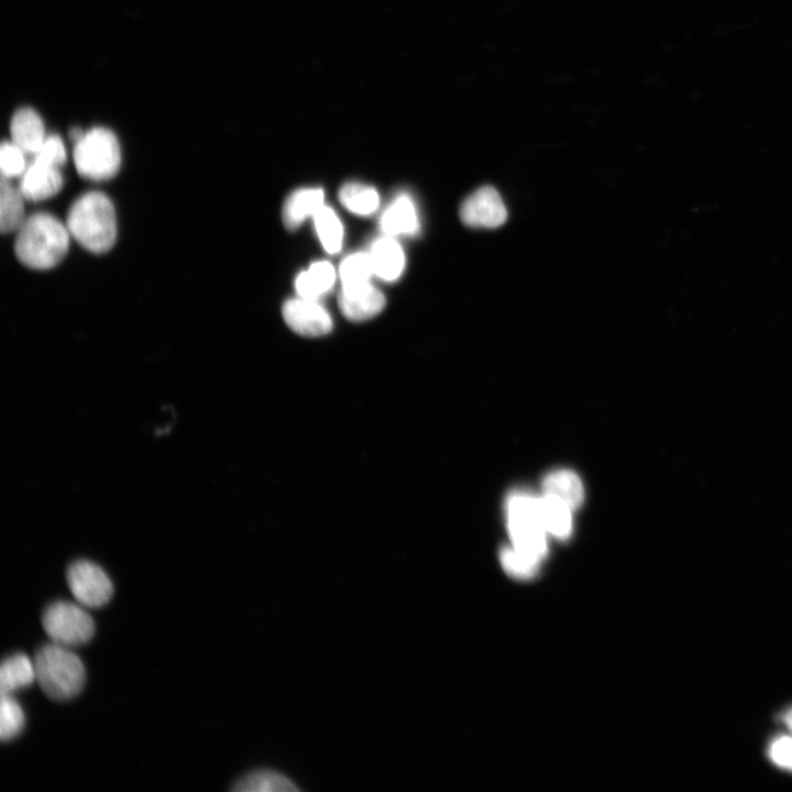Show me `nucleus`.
<instances>
[{"mask_svg":"<svg viewBox=\"0 0 792 792\" xmlns=\"http://www.w3.org/2000/svg\"><path fill=\"white\" fill-rule=\"evenodd\" d=\"M15 253L24 266L49 271L67 255L71 233L68 226L50 214H35L18 231Z\"/></svg>","mask_w":792,"mask_h":792,"instance_id":"obj_1","label":"nucleus"},{"mask_svg":"<svg viewBox=\"0 0 792 792\" xmlns=\"http://www.w3.org/2000/svg\"><path fill=\"white\" fill-rule=\"evenodd\" d=\"M67 226L71 236L89 251H110L117 239V219L113 202L102 192H90L71 206Z\"/></svg>","mask_w":792,"mask_h":792,"instance_id":"obj_2","label":"nucleus"},{"mask_svg":"<svg viewBox=\"0 0 792 792\" xmlns=\"http://www.w3.org/2000/svg\"><path fill=\"white\" fill-rule=\"evenodd\" d=\"M37 681L54 700L67 701L84 688L85 667L69 647L56 643L43 646L35 658Z\"/></svg>","mask_w":792,"mask_h":792,"instance_id":"obj_3","label":"nucleus"},{"mask_svg":"<svg viewBox=\"0 0 792 792\" xmlns=\"http://www.w3.org/2000/svg\"><path fill=\"white\" fill-rule=\"evenodd\" d=\"M73 157L79 174L92 181L115 177L122 165V149L116 135L101 127L84 133L76 142Z\"/></svg>","mask_w":792,"mask_h":792,"instance_id":"obj_4","label":"nucleus"},{"mask_svg":"<svg viewBox=\"0 0 792 792\" xmlns=\"http://www.w3.org/2000/svg\"><path fill=\"white\" fill-rule=\"evenodd\" d=\"M43 625L56 644L71 647L89 643L95 634L92 617L80 606L58 601L44 612Z\"/></svg>","mask_w":792,"mask_h":792,"instance_id":"obj_5","label":"nucleus"},{"mask_svg":"<svg viewBox=\"0 0 792 792\" xmlns=\"http://www.w3.org/2000/svg\"><path fill=\"white\" fill-rule=\"evenodd\" d=\"M69 588L77 601L87 608H101L114 595V586L103 569L90 561L73 563L67 574Z\"/></svg>","mask_w":792,"mask_h":792,"instance_id":"obj_6","label":"nucleus"},{"mask_svg":"<svg viewBox=\"0 0 792 792\" xmlns=\"http://www.w3.org/2000/svg\"><path fill=\"white\" fill-rule=\"evenodd\" d=\"M506 206L492 186H483L471 194L460 207V218L471 228L495 229L507 220Z\"/></svg>","mask_w":792,"mask_h":792,"instance_id":"obj_7","label":"nucleus"},{"mask_svg":"<svg viewBox=\"0 0 792 792\" xmlns=\"http://www.w3.org/2000/svg\"><path fill=\"white\" fill-rule=\"evenodd\" d=\"M284 318L288 326L306 337H320L333 331L330 313L318 300L295 299L284 307Z\"/></svg>","mask_w":792,"mask_h":792,"instance_id":"obj_8","label":"nucleus"},{"mask_svg":"<svg viewBox=\"0 0 792 792\" xmlns=\"http://www.w3.org/2000/svg\"><path fill=\"white\" fill-rule=\"evenodd\" d=\"M64 184L61 168L34 159L22 176L20 190L27 200L42 202L56 196Z\"/></svg>","mask_w":792,"mask_h":792,"instance_id":"obj_9","label":"nucleus"},{"mask_svg":"<svg viewBox=\"0 0 792 792\" xmlns=\"http://www.w3.org/2000/svg\"><path fill=\"white\" fill-rule=\"evenodd\" d=\"M386 307L384 296L371 284L343 288L340 308L352 322H365L380 314Z\"/></svg>","mask_w":792,"mask_h":792,"instance_id":"obj_10","label":"nucleus"},{"mask_svg":"<svg viewBox=\"0 0 792 792\" xmlns=\"http://www.w3.org/2000/svg\"><path fill=\"white\" fill-rule=\"evenodd\" d=\"M507 525L515 549L540 562L546 559L548 554V532L540 519L507 517Z\"/></svg>","mask_w":792,"mask_h":792,"instance_id":"obj_11","label":"nucleus"},{"mask_svg":"<svg viewBox=\"0 0 792 792\" xmlns=\"http://www.w3.org/2000/svg\"><path fill=\"white\" fill-rule=\"evenodd\" d=\"M13 142L26 154L35 156L47 140L46 128L41 115L33 108H21L11 124Z\"/></svg>","mask_w":792,"mask_h":792,"instance_id":"obj_12","label":"nucleus"},{"mask_svg":"<svg viewBox=\"0 0 792 792\" xmlns=\"http://www.w3.org/2000/svg\"><path fill=\"white\" fill-rule=\"evenodd\" d=\"M369 254L376 276L384 282H394L400 278L405 266V255L393 237L386 236L378 239Z\"/></svg>","mask_w":792,"mask_h":792,"instance_id":"obj_13","label":"nucleus"},{"mask_svg":"<svg viewBox=\"0 0 792 792\" xmlns=\"http://www.w3.org/2000/svg\"><path fill=\"white\" fill-rule=\"evenodd\" d=\"M322 188L299 190L290 195L284 208V221L289 230H296L309 216L324 206Z\"/></svg>","mask_w":792,"mask_h":792,"instance_id":"obj_14","label":"nucleus"},{"mask_svg":"<svg viewBox=\"0 0 792 792\" xmlns=\"http://www.w3.org/2000/svg\"><path fill=\"white\" fill-rule=\"evenodd\" d=\"M336 282V273L332 263L319 261L308 272L299 275L296 288L300 298L318 300L332 290Z\"/></svg>","mask_w":792,"mask_h":792,"instance_id":"obj_15","label":"nucleus"},{"mask_svg":"<svg viewBox=\"0 0 792 792\" xmlns=\"http://www.w3.org/2000/svg\"><path fill=\"white\" fill-rule=\"evenodd\" d=\"M418 228L415 205L405 195L395 199L381 218V229L387 236L413 234Z\"/></svg>","mask_w":792,"mask_h":792,"instance_id":"obj_16","label":"nucleus"},{"mask_svg":"<svg viewBox=\"0 0 792 792\" xmlns=\"http://www.w3.org/2000/svg\"><path fill=\"white\" fill-rule=\"evenodd\" d=\"M540 517L548 533L566 540L573 532V508L564 502L546 494L540 497Z\"/></svg>","mask_w":792,"mask_h":792,"instance_id":"obj_17","label":"nucleus"},{"mask_svg":"<svg viewBox=\"0 0 792 792\" xmlns=\"http://www.w3.org/2000/svg\"><path fill=\"white\" fill-rule=\"evenodd\" d=\"M35 680H37L35 662L25 654L9 657L0 669V689L4 695L27 688Z\"/></svg>","mask_w":792,"mask_h":792,"instance_id":"obj_18","label":"nucleus"},{"mask_svg":"<svg viewBox=\"0 0 792 792\" xmlns=\"http://www.w3.org/2000/svg\"><path fill=\"white\" fill-rule=\"evenodd\" d=\"M25 196L11 180L2 176L0 186V229L3 233L19 231L25 218Z\"/></svg>","mask_w":792,"mask_h":792,"instance_id":"obj_19","label":"nucleus"},{"mask_svg":"<svg viewBox=\"0 0 792 792\" xmlns=\"http://www.w3.org/2000/svg\"><path fill=\"white\" fill-rule=\"evenodd\" d=\"M239 792L299 791L296 782L275 769H259L241 777L232 787Z\"/></svg>","mask_w":792,"mask_h":792,"instance_id":"obj_20","label":"nucleus"},{"mask_svg":"<svg viewBox=\"0 0 792 792\" xmlns=\"http://www.w3.org/2000/svg\"><path fill=\"white\" fill-rule=\"evenodd\" d=\"M544 491L573 509L578 508L585 497L581 478L571 470H558L549 474L544 481Z\"/></svg>","mask_w":792,"mask_h":792,"instance_id":"obj_21","label":"nucleus"},{"mask_svg":"<svg viewBox=\"0 0 792 792\" xmlns=\"http://www.w3.org/2000/svg\"><path fill=\"white\" fill-rule=\"evenodd\" d=\"M340 199L349 211L360 216L375 214L380 205L379 193L374 187L357 183L343 186Z\"/></svg>","mask_w":792,"mask_h":792,"instance_id":"obj_22","label":"nucleus"},{"mask_svg":"<svg viewBox=\"0 0 792 792\" xmlns=\"http://www.w3.org/2000/svg\"><path fill=\"white\" fill-rule=\"evenodd\" d=\"M313 217L318 234L325 250L331 254L340 252L343 244L344 228L336 213L324 205Z\"/></svg>","mask_w":792,"mask_h":792,"instance_id":"obj_23","label":"nucleus"},{"mask_svg":"<svg viewBox=\"0 0 792 792\" xmlns=\"http://www.w3.org/2000/svg\"><path fill=\"white\" fill-rule=\"evenodd\" d=\"M26 726V715L21 703L12 696L2 693L0 704V737L4 742L16 738Z\"/></svg>","mask_w":792,"mask_h":792,"instance_id":"obj_24","label":"nucleus"},{"mask_svg":"<svg viewBox=\"0 0 792 792\" xmlns=\"http://www.w3.org/2000/svg\"><path fill=\"white\" fill-rule=\"evenodd\" d=\"M343 288H353L370 284L375 275L370 254L358 252L347 256L341 266Z\"/></svg>","mask_w":792,"mask_h":792,"instance_id":"obj_25","label":"nucleus"},{"mask_svg":"<svg viewBox=\"0 0 792 792\" xmlns=\"http://www.w3.org/2000/svg\"><path fill=\"white\" fill-rule=\"evenodd\" d=\"M501 561L504 570L517 578H531L538 573L541 564L540 561L518 551L514 547L502 551Z\"/></svg>","mask_w":792,"mask_h":792,"instance_id":"obj_26","label":"nucleus"},{"mask_svg":"<svg viewBox=\"0 0 792 792\" xmlns=\"http://www.w3.org/2000/svg\"><path fill=\"white\" fill-rule=\"evenodd\" d=\"M25 152L13 141L4 142L0 148V169L2 176L9 180L23 176L28 165Z\"/></svg>","mask_w":792,"mask_h":792,"instance_id":"obj_27","label":"nucleus"},{"mask_svg":"<svg viewBox=\"0 0 792 792\" xmlns=\"http://www.w3.org/2000/svg\"><path fill=\"white\" fill-rule=\"evenodd\" d=\"M34 159L62 168L67 162L65 142L58 136L48 137L42 149L34 156Z\"/></svg>","mask_w":792,"mask_h":792,"instance_id":"obj_28","label":"nucleus"},{"mask_svg":"<svg viewBox=\"0 0 792 792\" xmlns=\"http://www.w3.org/2000/svg\"><path fill=\"white\" fill-rule=\"evenodd\" d=\"M769 756L777 766L792 770V738L788 736L776 738L769 747Z\"/></svg>","mask_w":792,"mask_h":792,"instance_id":"obj_29","label":"nucleus"},{"mask_svg":"<svg viewBox=\"0 0 792 792\" xmlns=\"http://www.w3.org/2000/svg\"><path fill=\"white\" fill-rule=\"evenodd\" d=\"M784 722L789 726V728L792 731V709L785 713Z\"/></svg>","mask_w":792,"mask_h":792,"instance_id":"obj_30","label":"nucleus"}]
</instances>
